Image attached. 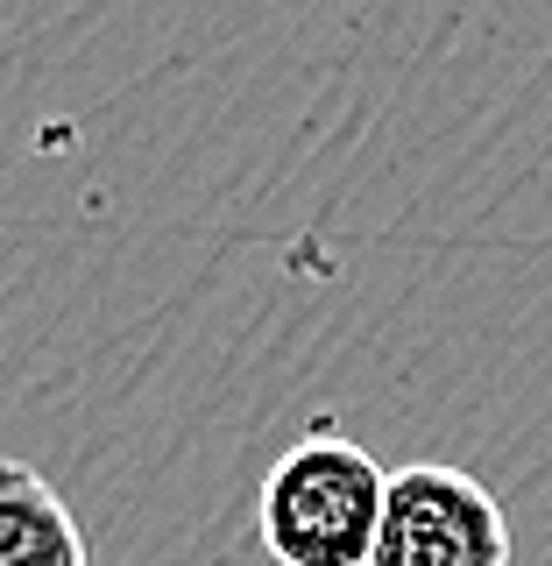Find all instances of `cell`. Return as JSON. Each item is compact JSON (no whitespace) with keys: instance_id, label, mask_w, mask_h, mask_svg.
<instances>
[{"instance_id":"obj_1","label":"cell","mask_w":552,"mask_h":566,"mask_svg":"<svg viewBox=\"0 0 552 566\" xmlns=\"http://www.w3.org/2000/svg\"><path fill=\"white\" fill-rule=\"evenodd\" d=\"M389 503V474L347 432H305L262 474V545L277 566H368Z\"/></svg>"},{"instance_id":"obj_3","label":"cell","mask_w":552,"mask_h":566,"mask_svg":"<svg viewBox=\"0 0 552 566\" xmlns=\"http://www.w3.org/2000/svg\"><path fill=\"white\" fill-rule=\"evenodd\" d=\"M0 566H93L79 517L29 460H0Z\"/></svg>"},{"instance_id":"obj_2","label":"cell","mask_w":552,"mask_h":566,"mask_svg":"<svg viewBox=\"0 0 552 566\" xmlns=\"http://www.w3.org/2000/svg\"><path fill=\"white\" fill-rule=\"evenodd\" d=\"M368 566H510V517L468 468L412 460L389 474Z\"/></svg>"}]
</instances>
